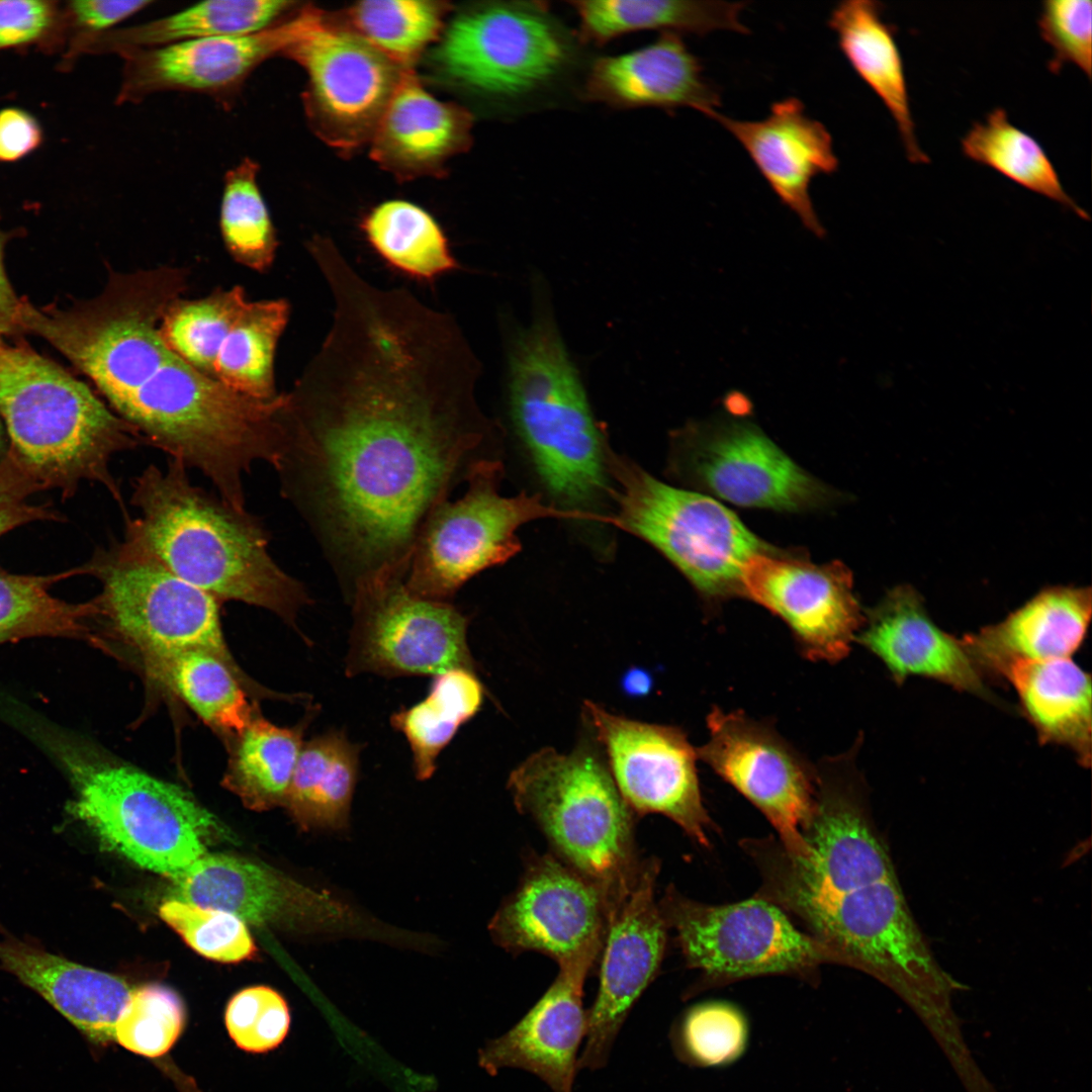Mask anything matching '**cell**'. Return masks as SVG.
<instances>
[{
    "label": "cell",
    "mask_w": 1092,
    "mask_h": 1092,
    "mask_svg": "<svg viewBox=\"0 0 1092 1092\" xmlns=\"http://www.w3.org/2000/svg\"><path fill=\"white\" fill-rule=\"evenodd\" d=\"M330 330L286 393L276 470L348 596L405 577L418 536L494 425L475 396L480 362L453 315L348 261L326 268Z\"/></svg>",
    "instance_id": "obj_1"
},
{
    "label": "cell",
    "mask_w": 1092,
    "mask_h": 1092,
    "mask_svg": "<svg viewBox=\"0 0 1092 1092\" xmlns=\"http://www.w3.org/2000/svg\"><path fill=\"white\" fill-rule=\"evenodd\" d=\"M185 286L178 268L111 272L97 297L71 306L22 298L19 326L63 354L144 444L199 470L221 499L246 511L245 475L259 461L278 463L285 394L263 401L236 393L169 347L162 320Z\"/></svg>",
    "instance_id": "obj_2"
},
{
    "label": "cell",
    "mask_w": 1092,
    "mask_h": 1092,
    "mask_svg": "<svg viewBox=\"0 0 1092 1092\" xmlns=\"http://www.w3.org/2000/svg\"><path fill=\"white\" fill-rule=\"evenodd\" d=\"M187 467L169 459L132 482L135 518L124 516V540L216 600L268 610L295 627L311 600L272 558L259 520L193 484Z\"/></svg>",
    "instance_id": "obj_3"
},
{
    "label": "cell",
    "mask_w": 1092,
    "mask_h": 1092,
    "mask_svg": "<svg viewBox=\"0 0 1092 1092\" xmlns=\"http://www.w3.org/2000/svg\"><path fill=\"white\" fill-rule=\"evenodd\" d=\"M529 323L507 339L512 425L549 503L574 521L609 523L598 507L612 497L611 449L559 332L544 283H533Z\"/></svg>",
    "instance_id": "obj_4"
},
{
    "label": "cell",
    "mask_w": 1092,
    "mask_h": 1092,
    "mask_svg": "<svg viewBox=\"0 0 1092 1092\" xmlns=\"http://www.w3.org/2000/svg\"><path fill=\"white\" fill-rule=\"evenodd\" d=\"M0 418L9 450L42 484L74 494L102 484L122 507L110 472L114 454L144 444L85 382L18 337L0 339Z\"/></svg>",
    "instance_id": "obj_5"
},
{
    "label": "cell",
    "mask_w": 1092,
    "mask_h": 1092,
    "mask_svg": "<svg viewBox=\"0 0 1092 1092\" xmlns=\"http://www.w3.org/2000/svg\"><path fill=\"white\" fill-rule=\"evenodd\" d=\"M508 787L557 857L598 885L610 903L630 889L642 863L634 812L592 748L579 745L569 753L543 748L511 772Z\"/></svg>",
    "instance_id": "obj_6"
},
{
    "label": "cell",
    "mask_w": 1092,
    "mask_h": 1092,
    "mask_svg": "<svg viewBox=\"0 0 1092 1092\" xmlns=\"http://www.w3.org/2000/svg\"><path fill=\"white\" fill-rule=\"evenodd\" d=\"M611 523L668 559L706 601L743 597L742 570L774 551L711 495L669 485L613 452Z\"/></svg>",
    "instance_id": "obj_7"
},
{
    "label": "cell",
    "mask_w": 1092,
    "mask_h": 1092,
    "mask_svg": "<svg viewBox=\"0 0 1092 1092\" xmlns=\"http://www.w3.org/2000/svg\"><path fill=\"white\" fill-rule=\"evenodd\" d=\"M64 760L76 789L70 809L107 849L171 878L206 853L217 822L180 787L113 760Z\"/></svg>",
    "instance_id": "obj_8"
},
{
    "label": "cell",
    "mask_w": 1092,
    "mask_h": 1092,
    "mask_svg": "<svg viewBox=\"0 0 1092 1092\" xmlns=\"http://www.w3.org/2000/svg\"><path fill=\"white\" fill-rule=\"evenodd\" d=\"M658 906L688 966L702 972L697 988L779 974L810 981L824 964L852 968L843 951L800 930L785 910L759 896L707 905L669 887Z\"/></svg>",
    "instance_id": "obj_9"
},
{
    "label": "cell",
    "mask_w": 1092,
    "mask_h": 1092,
    "mask_svg": "<svg viewBox=\"0 0 1092 1092\" xmlns=\"http://www.w3.org/2000/svg\"><path fill=\"white\" fill-rule=\"evenodd\" d=\"M502 462L493 457L470 468L467 490L430 514L416 541L404 578L422 599L451 603L458 589L481 571L504 564L521 550L518 530L543 518L572 520L541 494L499 493Z\"/></svg>",
    "instance_id": "obj_10"
},
{
    "label": "cell",
    "mask_w": 1092,
    "mask_h": 1092,
    "mask_svg": "<svg viewBox=\"0 0 1092 1092\" xmlns=\"http://www.w3.org/2000/svg\"><path fill=\"white\" fill-rule=\"evenodd\" d=\"M82 568L102 585L92 600L94 619L104 621L145 660L200 650L235 670L221 632L219 601L213 596L124 540L96 550Z\"/></svg>",
    "instance_id": "obj_11"
},
{
    "label": "cell",
    "mask_w": 1092,
    "mask_h": 1092,
    "mask_svg": "<svg viewBox=\"0 0 1092 1092\" xmlns=\"http://www.w3.org/2000/svg\"><path fill=\"white\" fill-rule=\"evenodd\" d=\"M405 577L381 576L348 596L353 626L346 674L384 677L437 675L454 668L475 671L467 643L469 619L452 603L412 594Z\"/></svg>",
    "instance_id": "obj_12"
},
{
    "label": "cell",
    "mask_w": 1092,
    "mask_h": 1092,
    "mask_svg": "<svg viewBox=\"0 0 1092 1092\" xmlns=\"http://www.w3.org/2000/svg\"><path fill=\"white\" fill-rule=\"evenodd\" d=\"M289 315L287 300H249L237 285L197 299H175L161 331L169 347L206 377L241 395L269 401L279 395L274 360Z\"/></svg>",
    "instance_id": "obj_13"
},
{
    "label": "cell",
    "mask_w": 1092,
    "mask_h": 1092,
    "mask_svg": "<svg viewBox=\"0 0 1092 1092\" xmlns=\"http://www.w3.org/2000/svg\"><path fill=\"white\" fill-rule=\"evenodd\" d=\"M572 47L543 2L492 3L457 16L434 58L447 76L492 95L530 92L560 73Z\"/></svg>",
    "instance_id": "obj_14"
},
{
    "label": "cell",
    "mask_w": 1092,
    "mask_h": 1092,
    "mask_svg": "<svg viewBox=\"0 0 1092 1092\" xmlns=\"http://www.w3.org/2000/svg\"><path fill=\"white\" fill-rule=\"evenodd\" d=\"M671 445L670 468L681 479L731 504L794 512L829 497L750 421L719 416L689 422L672 434Z\"/></svg>",
    "instance_id": "obj_15"
},
{
    "label": "cell",
    "mask_w": 1092,
    "mask_h": 1092,
    "mask_svg": "<svg viewBox=\"0 0 1092 1092\" xmlns=\"http://www.w3.org/2000/svg\"><path fill=\"white\" fill-rule=\"evenodd\" d=\"M698 758L742 794L770 822L784 849L805 852L802 830L816 795V768L765 721L713 707Z\"/></svg>",
    "instance_id": "obj_16"
},
{
    "label": "cell",
    "mask_w": 1092,
    "mask_h": 1092,
    "mask_svg": "<svg viewBox=\"0 0 1092 1092\" xmlns=\"http://www.w3.org/2000/svg\"><path fill=\"white\" fill-rule=\"evenodd\" d=\"M584 707L605 748L608 769L631 810L662 814L709 846L712 821L701 796L697 749L686 733L611 714L593 702Z\"/></svg>",
    "instance_id": "obj_17"
},
{
    "label": "cell",
    "mask_w": 1092,
    "mask_h": 1092,
    "mask_svg": "<svg viewBox=\"0 0 1092 1092\" xmlns=\"http://www.w3.org/2000/svg\"><path fill=\"white\" fill-rule=\"evenodd\" d=\"M610 907L608 896L594 882L557 856L536 855L488 929L511 952L537 951L558 965L598 962Z\"/></svg>",
    "instance_id": "obj_18"
},
{
    "label": "cell",
    "mask_w": 1092,
    "mask_h": 1092,
    "mask_svg": "<svg viewBox=\"0 0 1092 1092\" xmlns=\"http://www.w3.org/2000/svg\"><path fill=\"white\" fill-rule=\"evenodd\" d=\"M322 19L305 8L281 22L249 34L216 36L119 55L123 59L117 103H140L151 95L201 93L228 107L251 74L266 60L282 55Z\"/></svg>",
    "instance_id": "obj_19"
},
{
    "label": "cell",
    "mask_w": 1092,
    "mask_h": 1092,
    "mask_svg": "<svg viewBox=\"0 0 1092 1092\" xmlns=\"http://www.w3.org/2000/svg\"><path fill=\"white\" fill-rule=\"evenodd\" d=\"M658 873L656 858L642 860L630 889L611 904L578 1070L607 1065L619 1031L660 967L668 927L654 898Z\"/></svg>",
    "instance_id": "obj_20"
},
{
    "label": "cell",
    "mask_w": 1092,
    "mask_h": 1092,
    "mask_svg": "<svg viewBox=\"0 0 1092 1092\" xmlns=\"http://www.w3.org/2000/svg\"><path fill=\"white\" fill-rule=\"evenodd\" d=\"M308 78L309 118L333 143L353 146L374 133L403 73L358 33L311 26L283 54Z\"/></svg>",
    "instance_id": "obj_21"
},
{
    "label": "cell",
    "mask_w": 1092,
    "mask_h": 1092,
    "mask_svg": "<svg viewBox=\"0 0 1092 1092\" xmlns=\"http://www.w3.org/2000/svg\"><path fill=\"white\" fill-rule=\"evenodd\" d=\"M742 589L788 625L800 653L813 661L847 656L864 621L852 576L837 561L818 565L775 550L759 553L742 570Z\"/></svg>",
    "instance_id": "obj_22"
},
{
    "label": "cell",
    "mask_w": 1092,
    "mask_h": 1092,
    "mask_svg": "<svg viewBox=\"0 0 1092 1092\" xmlns=\"http://www.w3.org/2000/svg\"><path fill=\"white\" fill-rule=\"evenodd\" d=\"M709 117L742 146L779 200L803 226L818 239L825 238L810 186L816 176L834 173L839 161L830 132L806 113L803 102L796 97L777 101L760 120L734 119L719 111Z\"/></svg>",
    "instance_id": "obj_23"
},
{
    "label": "cell",
    "mask_w": 1092,
    "mask_h": 1092,
    "mask_svg": "<svg viewBox=\"0 0 1092 1092\" xmlns=\"http://www.w3.org/2000/svg\"><path fill=\"white\" fill-rule=\"evenodd\" d=\"M595 964L580 960L558 965L557 977L533 1007L479 1051V1066L491 1076L505 1068L521 1069L552 1092H572L587 1027L583 986Z\"/></svg>",
    "instance_id": "obj_24"
},
{
    "label": "cell",
    "mask_w": 1092,
    "mask_h": 1092,
    "mask_svg": "<svg viewBox=\"0 0 1092 1092\" xmlns=\"http://www.w3.org/2000/svg\"><path fill=\"white\" fill-rule=\"evenodd\" d=\"M855 642L883 662L897 685L922 676L1001 705L962 639L935 624L910 585L896 586L868 610Z\"/></svg>",
    "instance_id": "obj_25"
},
{
    "label": "cell",
    "mask_w": 1092,
    "mask_h": 1092,
    "mask_svg": "<svg viewBox=\"0 0 1092 1092\" xmlns=\"http://www.w3.org/2000/svg\"><path fill=\"white\" fill-rule=\"evenodd\" d=\"M172 884L176 900L226 912L254 925L310 913L333 926L349 914L345 905L330 896L229 854L206 852L172 878Z\"/></svg>",
    "instance_id": "obj_26"
},
{
    "label": "cell",
    "mask_w": 1092,
    "mask_h": 1092,
    "mask_svg": "<svg viewBox=\"0 0 1092 1092\" xmlns=\"http://www.w3.org/2000/svg\"><path fill=\"white\" fill-rule=\"evenodd\" d=\"M582 96L616 108L689 107L706 116L721 106L719 90L680 34L663 32L653 43L595 61Z\"/></svg>",
    "instance_id": "obj_27"
},
{
    "label": "cell",
    "mask_w": 1092,
    "mask_h": 1092,
    "mask_svg": "<svg viewBox=\"0 0 1092 1092\" xmlns=\"http://www.w3.org/2000/svg\"><path fill=\"white\" fill-rule=\"evenodd\" d=\"M1091 608L1090 587L1053 586L961 639L986 679H1002L1018 662L1071 657L1085 640Z\"/></svg>",
    "instance_id": "obj_28"
},
{
    "label": "cell",
    "mask_w": 1092,
    "mask_h": 1092,
    "mask_svg": "<svg viewBox=\"0 0 1092 1092\" xmlns=\"http://www.w3.org/2000/svg\"><path fill=\"white\" fill-rule=\"evenodd\" d=\"M0 964L89 1040L114 1041L116 1021L132 990L123 979L14 938L0 940Z\"/></svg>",
    "instance_id": "obj_29"
},
{
    "label": "cell",
    "mask_w": 1092,
    "mask_h": 1092,
    "mask_svg": "<svg viewBox=\"0 0 1092 1092\" xmlns=\"http://www.w3.org/2000/svg\"><path fill=\"white\" fill-rule=\"evenodd\" d=\"M883 12L884 5L876 0L843 1L827 23L850 67L892 115L908 161L927 164L930 160L917 140L896 29Z\"/></svg>",
    "instance_id": "obj_30"
},
{
    "label": "cell",
    "mask_w": 1092,
    "mask_h": 1092,
    "mask_svg": "<svg viewBox=\"0 0 1092 1092\" xmlns=\"http://www.w3.org/2000/svg\"><path fill=\"white\" fill-rule=\"evenodd\" d=\"M1002 679L1014 689L1021 713L1040 744L1069 749L1083 767L1091 763V676L1071 659L1011 665Z\"/></svg>",
    "instance_id": "obj_31"
},
{
    "label": "cell",
    "mask_w": 1092,
    "mask_h": 1092,
    "mask_svg": "<svg viewBox=\"0 0 1092 1092\" xmlns=\"http://www.w3.org/2000/svg\"><path fill=\"white\" fill-rule=\"evenodd\" d=\"M470 114L429 94L402 74L374 131V156L397 170H424L469 141Z\"/></svg>",
    "instance_id": "obj_32"
},
{
    "label": "cell",
    "mask_w": 1092,
    "mask_h": 1092,
    "mask_svg": "<svg viewBox=\"0 0 1092 1092\" xmlns=\"http://www.w3.org/2000/svg\"><path fill=\"white\" fill-rule=\"evenodd\" d=\"M294 5L285 0H208L145 23L112 28L82 41L77 49L121 55L195 39L249 34L281 22Z\"/></svg>",
    "instance_id": "obj_33"
},
{
    "label": "cell",
    "mask_w": 1092,
    "mask_h": 1092,
    "mask_svg": "<svg viewBox=\"0 0 1092 1092\" xmlns=\"http://www.w3.org/2000/svg\"><path fill=\"white\" fill-rule=\"evenodd\" d=\"M569 3L579 18V39L596 46L644 29L699 36L716 30L749 33L740 19L748 4L744 1L596 0Z\"/></svg>",
    "instance_id": "obj_34"
},
{
    "label": "cell",
    "mask_w": 1092,
    "mask_h": 1092,
    "mask_svg": "<svg viewBox=\"0 0 1092 1092\" xmlns=\"http://www.w3.org/2000/svg\"><path fill=\"white\" fill-rule=\"evenodd\" d=\"M361 748L340 730L303 742L284 802L301 828H347Z\"/></svg>",
    "instance_id": "obj_35"
},
{
    "label": "cell",
    "mask_w": 1092,
    "mask_h": 1092,
    "mask_svg": "<svg viewBox=\"0 0 1092 1092\" xmlns=\"http://www.w3.org/2000/svg\"><path fill=\"white\" fill-rule=\"evenodd\" d=\"M315 712L308 711L294 727H279L263 718H253L237 737L223 785L253 809L284 805L304 730Z\"/></svg>",
    "instance_id": "obj_36"
},
{
    "label": "cell",
    "mask_w": 1092,
    "mask_h": 1092,
    "mask_svg": "<svg viewBox=\"0 0 1092 1092\" xmlns=\"http://www.w3.org/2000/svg\"><path fill=\"white\" fill-rule=\"evenodd\" d=\"M484 690L475 671L454 668L434 676L426 698L390 717L410 745L415 776L430 779L458 729L480 709Z\"/></svg>",
    "instance_id": "obj_37"
},
{
    "label": "cell",
    "mask_w": 1092,
    "mask_h": 1092,
    "mask_svg": "<svg viewBox=\"0 0 1092 1092\" xmlns=\"http://www.w3.org/2000/svg\"><path fill=\"white\" fill-rule=\"evenodd\" d=\"M361 228L374 252L411 278L432 282L459 268L438 222L414 203L382 202L365 216Z\"/></svg>",
    "instance_id": "obj_38"
},
{
    "label": "cell",
    "mask_w": 1092,
    "mask_h": 1092,
    "mask_svg": "<svg viewBox=\"0 0 1092 1092\" xmlns=\"http://www.w3.org/2000/svg\"><path fill=\"white\" fill-rule=\"evenodd\" d=\"M962 151L970 160L1089 219L1088 213L1065 190L1041 145L1014 125L1004 108H994L984 120L974 123L962 139Z\"/></svg>",
    "instance_id": "obj_39"
},
{
    "label": "cell",
    "mask_w": 1092,
    "mask_h": 1092,
    "mask_svg": "<svg viewBox=\"0 0 1092 1092\" xmlns=\"http://www.w3.org/2000/svg\"><path fill=\"white\" fill-rule=\"evenodd\" d=\"M147 669L210 727L238 737L253 720L233 669L211 653L186 650L145 660Z\"/></svg>",
    "instance_id": "obj_40"
},
{
    "label": "cell",
    "mask_w": 1092,
    "mask_h": 1092,
    "mask_svg": "<svg viewBox=\"0 0 1092 1092\" xmlns=\"http://www.w3.org/2000/svg\"><path fill=\"white\" fill-rule=\"evenodd\" d=\"M76 574H84L82 566L50 575L16 574L0 566V643L35 636H86L95 615L93 602L71 604L50 593L54 583Z\"/></svg>",
    "instance_id": "obj_41"
},
{
    "label": "cell",
    "mask_w": 1092,
    "mask_h": 1092,
    "mask_svg": "<svg viewBox=\"0 0 1092 1092\" xmlns=\"http://www.w3.org/2000/svg\"><path fill=\"white\" fill-rule=\"evenodd\" d=\"M259 164L244 158L223 179L219 226L224 245L240 264L265 272L278 246L257 177Z\"/></svg>",
    "instance_id": "obj_42"
},
{
    "label": "cell",
    "mask_w": 1092,
    "mask_h": 1092,
    "mask_svg": "<svg viewBox=\"0 0 1092 1092\" xmlns=\"http://www.w3.org/2000/svg\"><path fill=\"white\" fill-rule=\"evenodd\" d=\"M750 1026L735 1005L710 1001L687 1009L672 1024L669 1039L677 1060L693 1068L727 1067L747 1050Z\"/></svg>",
    "instance_id": "obj_43"
},
{
    "label": "cell",
    "mask_w": 1092,
    "mask_h": 1092,
    "mask_svg": "<svg viewBox=\"0 0 1092 1092\" xmlns=\"http://www.w3.org/2000/svg\"><path fill=\"white\" fill-rule=\"evenodd\" d=\"M444 8L417 0L364 1L351 10L370 44L395 63L413 60L441 30Z\"/></svg>",
    "instance_id": "obj_44"
},
{
    "label": "cell",
    "mask_w": 1092,
    "mask_h": 1092,
    "mask_svg": "<svg viewBox=\"0 0 1092 1092\" xmlns=\"http://www.w3.org/2000/svg\"><path fill=\"white\" fill-rule=\"evenodd\" d=\"M185 1007L172 989L150 984L131 990L114 1028V1041L148 1058L165 1055L183 1031Z\"/></svg>",
    "instance_id": "obj_45"
},
{
    "label": "cell",
    "mask_w": 1092,
    "mask_h": 1092,
    "mask_svg": "<svg viewBox=\"0 0 1092 1092\" xmlns=\"http://www.w3.org/2000/svg\"><path fill=\"white\" fill-rule=\"evenodd\" d=\"M161 918L195 951L222 963L251 959L256 951L244 921L218 910L171 899L159 908Z\"/></svg>",
    "instance_id": "obj_46"
},
{
    "label": "cell",
    "mask_w": 1092,
    "mask_h": 1092,
    "mask_svg": "<svg viewBox=\"0 0 1092 1092\" xmlns=\"http://www.w3.org/2000/svg\"><path fill=\"white\" fill-rule=\"evenodd\" d=\"M224 1021L238 1048L249 1053H265L286 1037L290 1013L284 998L266 986L238 992L229 1001Z\"/></svg>",
    "instance_id": "obj_47"
},
{
    "label": "cell",
    "mask_w": 1092,
    "mask_h": 1092,
    "mask_svg": "<svg viewBox=\"0 0 1092 1092\" xmlns=\"http://www.w3.org/2000/svg\"><path fill=\"white\" fill-rule=\"evenodd\" d=\"M1041 38L1052 48L1049 70L1057 74L1066 64L1078 67L1087 77L1092 72V2L1048 0L1037 20Z\"/></svg>",
    "instance_id": "obj_48"
},
{
    "label": "cell",
    "mask_w": 1092,
    "mask_h": 1092,
    "mask_svg": "<svg viewBox=\"0 0 1092 1092\" xmlns=\"http://www.w3.org/2000/svg\"><path fill=\"white\" fill-rule=\"evenodd\" d=\"M41 490L42 484L9 450L0 460V537L30 522L63 520L49 504L28 503L31 494Z\"/></svg>",
    "instance_id": "obj_49"
},
{
    "label": "cell",
    "mask_w": 1092,
    "mask_h": 1092,
    "mask_svg": "<svg viewBox=\"0 0 1092 1092\" xmlns=\"http://www.w3.org/2000/svg\"><path fill=\"white\" fill-rule=\"evenodd\" d=\"M55 12L50 1H0V50L39 38L53 23Z\"/></svg>",
    "instance_id": "obj_50"
},
{
    "label": "cell",
    "mask_w": 1092,
    "mask_h": 1092,
    "mask_svg": "<svg viewBox=\"0 0 1092 1092\" xmlns=\"http://www.w3.org/2000/svg\"><path fill=\"white\" fill-rule=\"evenodd\" d=\"M153 4L152 0H80L70 3L72 21L80 30L78 43L111 30L117 23Z\"/></svg>",
    "instance_id": "obj_51"
},
{
    "label": "cell",
    "mask_w": 1092,
    "mask_h": 1092,
    "mask_svg": "<svg viewBox=\"0 0 1092 1092\" xmlns=\"http://www.w3.org/2000/svg\"><path fill=\"white\" fill-rule=\"evenodd\" d=\"M41 141L36 120L28 113L7 108L0 111V160L11 162L33 151Z\"/></svg>",
    "instance_id": "obj_52"
},
{
    "label": "cell",
    "mask_w": 1092,
    "mask_h": 1092,
    "mask_svg": "<svg viewBox=\"0 0 1092 1092\" xmlns=\"http://www.w3.org/2000/svg\"><path fill=\"white\" fill-rule=\"evenodd\" d=\"M10 237L0 229V339L17 338L22 333L19 327L22 298L15 294L4 266V249Z\"/></svg>",
    "instance_id": "obj_53"
},
{
    "label": "cell",
    "mask_w": 1092,
    "mask_h": 1092,
    "mask_svg": "<svg viewBox=\"0 0 1092 1092\" xmlns=\"http://www.w3.org/2000/svg\"><path fill=\"white\" fill-rule=\"evenodd\" d=\"M622 688L629 696H645L652 688V677L642 668H631L622 678Z\"/></svg>",
    "instance_id": "obj_54"
},
{
    "label": "cell",
    "mask_w": 1092,
    "mask_h": 1092,
    "mask_svg": "<svg viewBox=\"0 0 1092 1092\" xmlns=\"http://www.w3.org/2000/svg\"><path fill=\"white\" fill-rule=\"evenodd\" d=\"M9 451V442L7 434L0 418V460H2Z\"/></svg>",
    "instance_id": "obj_55"
},
{
    "label": "cell",
    "mask_w": 1092,
    "mask_h": 1092,
    "mask_svg": "<svg viewBox=\"0 0 1092 1092\" xmlns=\"http://www.w3.org/2000/svg\"><path fill=\"white\" fill-rule=\"evenodd\" d=\"M317 237H321V236H316V237H314V238H317ZM314 238H313V239H314ZM313 239H312V240H313ZM312 240H310V241H309V242L307 243V245H308V244H309V243H310V242H311Z\"/></svg>",
    "instance_id": "obj_56"
}]
</instances>
